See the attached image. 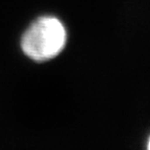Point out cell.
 <instances>
[{
	"label": "cell",
	"instance_id": "obj_1",
	"mask_svg": "<svg viewBox=\"0 0 150 150\" xmlns=\"http://www.w3.org/2000/svg\"><path fill=\"white\" fill-rule=\"evenodd\" d=\"M66 29L59 19L43 17L24 33L21 47L27 56L37 61L54 57L66 44Z\"/></svg>",
	"mask_w": 150,
	"mask_h": 150
},
{
	"label": "cell",
	"instance_id": "obj_2",
	"mask_svg": "<svg viewBox=\"0 0 150 150\" xmlns=\"http://www.w3.org/2000/svg\"><path fill=\"white\" fill-rule=\"evenodd\" d=\"M148 148L150 149V139H149V141H148Z\"/></svg>",
	"mask_w": 150,
	"mask_h": 150
}]
</instances>
